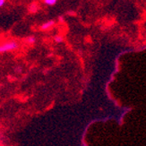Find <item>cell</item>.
I'll list each match as a JSON object with an SVG mask.
<instances>
[{
	"instance_id": "obj_4",
	"label": "cell",
	"mask_w": 146,
	"mask_h": 146,
	"mask_svg": "<svg viewBox=\"0 0 146 146\" xmlns=\"http://www.w3.org/2000/svg\"><path fill=\"white\" fill-rule=\"evenodd\" d=\"M43 2L45 5H49V6H52V5H55L58 2V0H43Z\"/></svg>"
},
{
	"instance_id": "obj_3",
	"label": "cell",
	"mask_w": 146,
	"mask_h": 146,
	"mask_svg": "<svg viewBox=\"0 0 146 146\" xmlns=\"http://www.w3.org/2000/svg\"><path fill=\"white\" fill-rule=\"evenodd\" d=\"M36 38L34 36H29L27 39H26V42L28 44H30V45H33V44L36 43Z\"/></svg>"
},
{
	"instance_id": "obj_6",
	"label": "cell",
	"mask_w": 146,
	"mask_h": 146,
	"mask_svg": "<svg viewBox=\"0 0 146 146\" xmlns=\"http://www.w3.org/2000/svg\"><path fill=\"white\" fill-rule=\"evenodd\" d=\"M5 4V0H0V7L4 6Z\"/></svg>"
},
{
	"instance_id": "obj_5",
	"label": "cell",
	"mask_w": 146,
	"mask_h": 146,
	"mask_svg": "<svg viewBox=\"0 0 146 146\" xmlns=\"http://www.w3.org/2000/svg\"><path fill=\"white\" fill-rule=\"evenodd\" d=\"M54 40H55V42H56V43H61V42L63 41V37L58 35V36H56V37L54 38Z\"/></svg>"
},
{
	"instance_id": "obj_1",
	"label": "cell",
	"mask_w": 146,
	"mask_h": 146,
	"mask_svg": "<svg viewBox=\"0 0 146 146\" xmlns=\"http://www.w3.org/2000/svg\"><path fill=\"white\" fill-rule=\"evenodd\" d=\"M19 48V43L16 40H8L0 44V53H6L16 50Z\"/></svg>"
},
{
	"instance_id": "obj_2",
	"label": "cell",
	"mask_w": 146,
	"mask_h": 146,
	"mask_svg": "<svg viewBox=\"0 0 146 146\" xmlns=\"http://www.w3.org/2000/svg\"><path fill=\"white\" fill-rule=\"evenodd\" d=\"M54 25H55V21H53V20H49V21H47V22H45V23H43L40 25V29L41 31H48V30L51 29V28L54 26Z\"/></svg>"
}]
</instances>
